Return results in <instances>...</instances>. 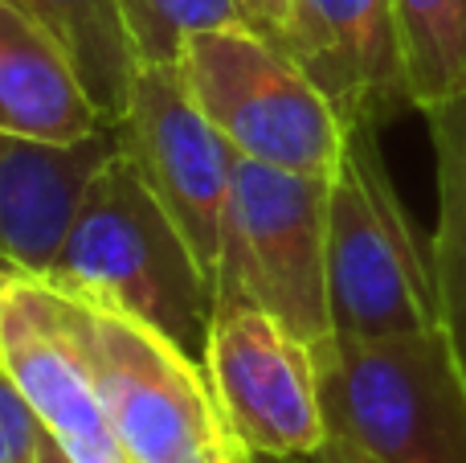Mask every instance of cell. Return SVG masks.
<instances>
[{"instance_id":"9c48e42d","label":"cell","mask_w":466,"mask_h":463,"mask_svg":"<svg viewBox=\"0 0 466 463\" xmlns=\"http://www.w3.org/2000/svg\"><path fill=\"white\" fill-rule=\"evenodd\" d=\"M0 365L70 463H131L90 365L78 300L33 275L16 283L0 320Z\"/></svg>"},{"instance_id":"8992f818","label":"cell","mask_w":466,"mask_h":463,"mask_svg":"<svg viewBox=\"0 0 466 463\" xmlns=\"http://www.w3.org/2000/svg\"><path fill=\"white\" fill-rule=\"evenodd\" d=\"M90 365L131 463H254L226 423L205 361L139 320L86 308Z\"/></svg>"},{"instance_id":"52a82bcc","label":"cell","mask_w":466,"mask_h":463,"mask_svg":"<svg viewBox=\"0 0 466 463\" xmlns=\"http://www.w3.org/2000/svg\"><path fill=\"white\" fill-rule=\"evenodd\" d=\"M111 131L119 156L139 172V180L156 193V201L172 213L201 267L213 275L238 152L188 95L180 66H139L127 95V111Z\"/></svg>"},{"instance_id":"7c38bea8","label":"cell","mask_w":466,"mask_h":463,"mask_svg":"<svg viewBox=\"0 0 466 463\" xmlns=\"http://www.w3.org/2000/svg\"><path fill=\"white\" fill-rule=\"evenodd\" d=\"M0 131L29 139L106 131L70 54L8 0H0Z\"/></svg>"},{"instance_id":"7402d4cb","label":"cell","mask_w":466,"mask_h":463,"mask_svg":"<svg viewBox=\"0 0 466 463\" xmlns=\"http://www.w3.org/2000/svg\"><path fill=\"white\" fill-rule=\"evenodd\" d=\"M254 463H311V459H279V456H254Z\"/></svg>"},{"instance_id":"8fae6325","label":"cell","mask_w":466,"mask_h":463,"mask_svg":"<svg viewBox=\"0 0 466 463\" xmlns=\"http://www.w3.org/2000/svg\"><path fill=\"white\" fill-rule=\"evenodd\" d=\"M115 131L29 139L0 131V254L46 279L82 210L90 180L115 160Z\"/></svg>"},{"instance_id":"30bf717a","label":"cell","mask_w":466,"mask_h":463,"mask_svg":"<svg viewBox=\"0 0 466 463\" xmlns=\"http://www.w3.org/2000/svg\"><path fill=\"white\" fill-rule=\"evenodd\" d=\"M290 57L352 123L380 128L413 111L393 0H303Z\"/></svg>"},{"instance_id":"4fadbf2b","label":"cell","mask_w":466,"mask_h":463,"mask_svg":"<svg viewBox=\"0 0 466 463\" xmlns=\"http://www.w3.org/2000/svg\"><path fill=\"white\" fill-rule=\"evenodd\" d=\"M29 21H37L57 46L70 54L82 87L106 128L123 119L127 95L136 82L139 57L115 0H8Z\"/></svg>"},{"instance_id":"e0dca14e","label":"cell","mask_w":466,"mask_h":463,"mask_svg":"<svg viewBox=\"0 0 466 463\" xmlns=\"http://www.w3.org/2000/svg\"><path fill=\"white\" fill-rule=\"evenodd\" d=\"M46 427L0 365V463H41Z\"/></svg>"},{"instance_id":"44dd1931","label":"cell","mask_w":466,"mask_h":463,"mask_svg":"<svg viewBox=\"0 0 466 463\" xmlns=\"http://www.w3.org/2000/svg\"><path fill=\"white\" fill-rule=\"evenodd\" d=\"M41 463H70V456H66V451L46 435V443H41Z\"/></svg>"},{"instance_id":"5bb4252c","label":"cell","mask_w":466,"mask_h":463,"mask_svg":"<svg viewBox=\"0 0 466 463\" xmlns=\"http://www.w3.org/2000/svg\"><path fill=\"white\" fill-rule=\"evenodd\" d=\"M434 144L438 226L430 234L438 324L446 328L466 374V95L426 111Z\"/></svg>"},{"instance_id":"9a60e30c","label":"cell","mask_w":466,"mask_h":463,"mask_svg":"<svg viewBox=\"0 0 466 463\" xmlns=\"http://www.w3.org/2000/svg\"><path fill=\"white\" fill-rule=\"evenodd\" d=\"M413 111L466 95V0H393Z\"/></svg>"},{"instance_id":"ac0fdd59","label":"cell","mask_w":466,"mask_h":463,"mask_svg":"<svg viewBox=\"0 0 466 463\" xmlns=\"http://www.w3.org/2000/svg\"><path fill=\"white\" fill-rule=\"evenodd\" d=\"M238 8L246 13L249 29L279 41L290 54V46L299 37V21H303V0H238Z\"/></svg>"},{"instance_id":"7a4b0ae2","label":"cell","mask_w":466,"mask_h":463,"mask_svg":"<svg viewBox=\"0 0 466 463\" xmlns=\"http://www.w3.org/2000/svg\"><path fill=\"white\" fill-rule=\"evenodd\" d=\"M328 439L377 463H466V374L442 324L315 341Z\"/></svg>"},{"instance_id":"6da1fadb","label":"cell","mask_w":466,"mask_h":463,"mask_svg":"<svg viewBox=\"0 0 466 463\" xmlns=\"http://www.w3.org/2000/svg\"><path fill=\"white\" fill-rule=\"evenodd\" d=\"M46 283L86 308L139 320L205 361L213 275L119 152L90 180Z\"/></svg>"},{"instance_id":"2e32d148","label":"cell","mask_w":466,"mask_h":463,"mask_svg":"<svg viewBox=\"0 0 466 463\" xmlns=\"http://www.w3.org/2000/svg\"><path fill=\"white\" fill-rule=\"evenodd\" d=\"M115 5L144 62L177 66L197 33L249 25L238 0H115Z\"/></svg>"},{"instance_id":"3957f363","label":"cell","mask_w":466,"mask_h":463,"mask_svg":"<svg viewBox=\"0 0 466 463\" xmlns=\"http://www.w3.org/2000/svg\"><path fill=\"white\" fill-rule=\"evenodd\" d=\"M331 333L393 336L438 324L430 242L418 238L377 148L372 123H352L328 189Z\"/></svg>"},{"instance_id":"ffe728a7","label":"cell","mask_w":466,"mask_h":463,"mask_svg":"<svg viewBox=\"0 0 466 463\" xmlns=\"http://www.w3.org/2000/svg\"><path fill=\"white\" fill-rule=\"evenodd\" d=\"M25 279H29V271H25L21 262H13L8 254H0V320H5V304H8V295H13V287L25 283Z\"/></svg>"},{"instance_id":"d6986e66","label":"cell","mask_w":466,"mask_h":463,"mask_svg":"<svg viewBox=\"0 0 466 463\" xmlns=\"http://www.w3.org/2000/svg\"><path fill=\"white\" fill-rule=\"evenodd\" d=\"M311 463H377V459H369L364 451H356L352 443H339V439H328L319 451L311 456Z\"/></svg>"},{"instance_id":"5b68a950","label":"cell","mask_w":466,"mask_h":463,"mask_svg":"<svg viewBox=\"0 0 466 463\" xmlns=\"http://www.w3.org/2000/svg\"><path fill=\"white\" fill-rule=\"evenodd\" d=\"M328 189L331 177H303L238 156L213 304L262 308L311 345L331 336Z\"/></svg>"},{"instance_id":"ba28073f","label":"cell","mask_w":466,"mask_h":463,"mask_svg":"<svg viewBox=\"0 0 466 463\" xmlns=\"http://www.w3.org/2000/svg\"><path fill=\"white\" fill-rule=\"evenodd\" d=\"M205 374L254 456L311 459L328 443L315 345L249 304H213Z\"/></svg>"},{"instance_id":"277c9868","label":"cell","mask_w":466,"mask_h":463,"mask_svg":"<svg viewBox=\"0 0 466 463\" xmlns=\"http://www.w3.org/2000/svg\"><path fill=\"white\" fill-rule=\"evenodd\" d=\"M177 66L238 156L303 177H336L352 119L279 41L249 25L197 33Z\"/></svg>"}]
</instances>
